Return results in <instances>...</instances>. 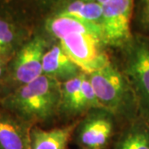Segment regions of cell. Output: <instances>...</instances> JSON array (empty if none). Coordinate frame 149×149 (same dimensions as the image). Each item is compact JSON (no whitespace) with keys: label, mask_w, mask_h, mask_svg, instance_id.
Returning <instances> with one entry per match:
<instances>
[{"label":"cell","mask_w":149,"mask_h":149,"mask_svg":"<svg viewBox=\"0 0 149 149\" xmlns=\"http://www.w3.org/2000/svg\"><path fill=\"white\" fill-rule=\"evenodd\" d=\"M25 42L23 32L13 22L0 17V58L8 64Z\"/></svg>","instance_id":"5bb4252c"},{"label":"cell","mask_w":149,"mask_h":149,"mask_svg":"<svg viewBox=\"0 0 149 149\" xmlns=\"http://www.w3.org/2000/svg\"><path fill=\"white\" fill-rule=\"evenodd\" d=\"M123 73L136 96L139 116L149 121V37L134 36L124 48Z\"/></svg>","instance_id":"3957f363"},{"label":"cell","mask_w":149,"mask_h":149,"mask_svg":"<svg viewBox=\"0 0 149 149\" xmlns=\"http://www.w3.org/2000/svg\"><path fill=\"white\" fill-rule=\"evenodd\" d=\"M114 131L113 115L104 109L87 112L75 128V143L80 149H104Z\"/></svg>","instance_id":"52a82bcc"},{"label":"cell","mask_w":149,"mask_h":149,"mask_svg":"<svg viewBox=\"0 0 149 149\" xmlns=\"http://www.w3.org/2000/svg\"><path fill=\"white\" fill-rule=\"evenodd\" d=\"M140 20L147 37H149V0H142L141 10H140Z\"/></svg>","instance_id":"2e32d148"},{"label":"cell","mask_w":149,"mask_h":149,"mask_svg":"<svg viewBox=\"0 0 149 149\" xmlns=\"http://www.w3.org/2000/svg\"><path fill=\"white\" fill-rule=\"evenodd\" d=\"M48 48L47 41L40 35L26 41L8 63V78L20 86L43 74V56Z\"/></svg>","instance_id":"8992f818"},{"label":"cell","mask_w":149,"mask_h":149,"mask_svg":"<svg viewBox=\"0 0 149 149\" xmlns=\"http://www.w3.org/2000/svg\"><path fill=\"white\" fill-rule=\"evenodd\" d=\"M134 0H109L103 6L101 27L104 45L127 47L133 39L131 17Z\"/></svg>","instance_id":"277c9868"},{"label":"cell","mask_w":149,"mask_h":149,"mask_svg":"<svg viewBox=\"0 0 149 149\" xmlns=\"http://www.w3.org/2000/svg\"><path fill=\"white\" fill-rule=\"evenodd\" d=\"M114 149H149V121L139 116L129 121Z\"/></svg>","instance_id":"4fadbf2b"},{"label":"cell","mask_w":149,"mask_h":149,"mask_svg":"<svg viewBox=\"0 0 149 149\" xmlns=\"http://www.w3.org/2000/svg\"><path fill=\"white\" fill-rule=\"evenodd\" d=\"M61 83L42 74L16 87L1 100V106L32 125L46 122L61 110Z\"/></svg>","instance_id":"6da1fadb"},{"label":"cell","mask_w":149,"mask_h":149,"mask_svg":"<svg viewBox=\"0 0 149 149\" xmlns=\"http://www.w3.org/2000/svg\"><path fill=\"white\" fill-rule=\"evenodd\" d=\"M87 75L102 109L129 121L139 117L136 96L123 72L109 63Z\"/></svg>","instance_id":"7a4b0ae2"},{"label":"cell","mask_w":149,"mask_h":149,"mask_svg":"<svg viewBox=\"0 0 149 149\" xmlns=\"http://www.w3.org/2000/svg\"><path fill=\"white\" fill-rule=\"evenodd\" d=\"M102 13V4L94 0H73L57 14L74 17L100 27Z\"/></svg>","instance_id":"9a60e30c"},{"label":"cell","mask_w":149,"mask_h":149,"mask_svg":"<svg viewBox=\"0 0 149 149\" xmlns=\"http://www.w3.org/2000/svg\"><path fill=\"white\" fill-rule=\"evenodd\" d=\"M59 41L65 54L85 74L93 73L110 63L108 55L101 50L104 43L97 36L72 33Z\"/></svg>","instance_id":"5b68a950"},{"label":"cell","mask_w":149,"mask_h":149,"mask_svg":"<svg viewBox=\"0 0 149 149\" xmlns=\"http://www.w3.org/2000/svg\"><path fill=\"white\" fill-rule=\"evenodd\" d=\"M32 125L0 107V149H31Z\"/></svg>","instance_id":"ba28073f"},{"label":"cell","mask_w":149,"mask_h":149,"mask_svg":"<svg viewBox=\"0 0 149 149\" xmlns=\"http://www.w3.org/2000/svg\"><path fill=\"white\" fill-rule=\"evenodd\" d=\"M94 1H95V2L100 3V4H104V3H105L106 2H108L109 0H94Z\"/></svg>","instance_id":"ac0fdd59"},{"label":"cell","mask_w":149,"mask_h":149,"mask_svg":"<svg viewBox=\"0 0 149 149\" xmlns=\"http://www.w3.org/2000/svg\"><path fill=\"white\" fill-rule=\"evenodd\" d=\"M43 74L60 82L72 79L82 73L81 70L65 54L60 44L49 47L42 61Z\"/></svg>","instance_id":"9c48e42d"},{"label":"cell","mask_w":149,"mask_h":149,"mask_svg":"<svg viewBox=\"0 0 149 149\" xmlns=\"http://www.w3.org/2000/svg\"><path fill=\"white\" fill-rule=\"evenodd\" d=\"M83 74L84 72L61 83L60 112L67 116H76L90 111L82 88Z\"/></svg>","instance_id":"7c38bea8"},{"label":"cell","mask_w":149,"mask_h":149,"mask_svg":"<svg viewBox=\"0 0 149 149\" xmlns=\"http://www.w3.org/2000/svg\"><path fill=\"white\" fill-rule=\"evenodd\" d=\"M46 28L49 34L58 40L72 33H89L102 40V31L100 26L74 17L56 14L47 21Z\"/></svg>","instance_id":"8fae6325"},{"label":"cell","mask_w":149,"mask_h":149,"mask_svg":"<svg viewBox=\"0 0 149 149\" xmlns=\"http://www.w3.org/2000/svg\"><path fill=\"white\" fill-rule=\"evenodd\" d=\"M79 121L52 129L32 126L30 130L31 149H65Z\"/></svg>","instance_id":"30bf717a"},{"label":"cell","mask_w":149,"mask_h":149,"mask_svg":"<svg viewBox=\"0 0 149 149\" xmlns=\"http://www.w3.org/2000/svg\"><path fill=\"white\" fill-rule=\"evenodd\" d=\"M8 63H6L4 61L0 58V84L5 80L8 74Z\"/></svg>","instance_id":"e0dca14e"}]
</instances>
